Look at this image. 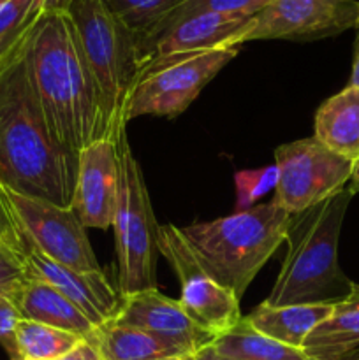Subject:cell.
<instances>
[{"label":"cell","mask_w":359,"mask_h":360,"mask_svg":"<svg viewBox=\"0 0 359 360\" xmlns=\"http://www.w3.org/2000/svg\"><path fill=\"white\" fill-rule=\"evenodd\" d=\"M118 153V204L115 245L120 295L157 288V220L139 162L134 157L127 132L116 141Z\"/></svg>","instance_id":"6"},{"label":"cell","mask_w":359,"mask_h":360,"mask_svg":"<svg viewBox=\"0 0 359 360\" xmlns=\"http://www.w3.org/2000/svg\"><path fill=\"white\" fill-rule=\"evenodd\" d=\"M359 348V285L334 302L329 315L306 336L301 350L312 360H341Z\"/></svg>","instance_id":"17"},{"label":"cell","mask_w":359,"mask_h":360,"mask_svg":"<svg viewBox=\"0 0 359 360\" xmlns=\"http://www.w3.org/2000/svg\"><path fill=\"white\" fill-rule=\"evenodd\" d=\"M11 297L14 299L25 320L67 330L84 341L94 340L97 327L62 292L32 271L27 269L23 280L11 288Z\"/></svg>","instance_id":"16"},{"label":"cell","mask_w":359,"mask_h":360,"mask_svg":"<svg viewBox=\"0 0 359 360\" xmlns=\"http://www.w3.org/2000/svg\"><path fill=\"white\" fill-rule=\"evenodd\" d=\"M238 53L236 46L151 58L127 102L125 122L137 116H180Z\"/></svg>","instance_id":"7"},{"label":"cell","mask_w":359,"mask_h":360,"mask_svg":"<svg viewBox=\"0 0 359 360\" xmlns=\"http://www.w3.org/2000/svg\"><path fill=\"white\" fill-rule=\"evenodd\" d=\"M25 56L49 132L67 157L77 160L88 144L109 139L101 90L62 6L35 20Z\"/></svg>","instance_id":"1"},{"label":"cell","mask_w":359,"mask_h":360,"mask_svg":"<svg viewBox=\"0 0 359 360\" xmlns=\"http://www.w3.org/2000/svg\"><path fill=\"white\" fill-rule=\"evenodd\" d=\"M270 2L271 0H185L183 6L178 9V13L175 14V18L199 13V11H217V13L256 16V14L259 13V11H263ZM175 18H172V20H175ZM171 21H169V23H171ZM168 25H165V27H168Z\"/></svg>","instance_id":"26"},{"label":"cell","mask_w":359,"mask_h":360,"mask_svg":"<svg viewBox=\"0 0 359 360\" xmlns=\"http://www.w3.org/2000/svg\"><path fill=\"white\" fill-rule=\"evenodd\" d=\"M315 139L347 160L359 157V88L348 84L315 112Z\"/></svg>","instance_id":"18"},{"label":"cell","mask_w":359,"mask_h":360,"mask_svg":"<svg viewBox=\"0 0 359 360\" xmlns=\"http://www.w3.org/2000/svg\"><path fill=\"white\" fill-rule=\"evenodd\" d=\"M63 0H0V39L27 30L46 9Z\"/></svg>","instance_id":"24"},{"label":"cell","mask_w":359,"mask_h":360,"mask_svg":"<svg viewBox=\"0 0 359 360\" xmlns=\"http://www.w3.org/2000/svg\"><path fill=\"white\" fill-rule=\"evenodd\" d=\"M84 58L95 77L108 120L109 141L125 132V108L144 67L137 39L116 20L104 0H63Z\"/></svg>","instance_id":"5"},{"label":"cell","mask_w":359,"mask_h":360,"mask_svg":"<svg viewBox=\"0 0 359 360\" xmlns=\"http://www.w3.org/2000/svg\"><path fill=\"white\" fill-rule=\"evenodd\" d=\"M275 165L278 183L273 199L291 214H298L341 192L351 179L352 160L315 137H306L278 146Z\"/></svg>","instance_id":"8"},{"label":"cell","mask_w":359,"mask_h":360,"mask_svg":"<svg viewBox=\"0 0 359 360\" xmlns=\"http://www.w3.org/2000/svg\"><path fill=\"white\" fill-rule=\"evenodd\" d=\"M118 204V153L109 139L81 150L70 210L84 229H109Z\"/></svg>","instance_id":"13"},{"label":"cell","mask_w":359,"mask_h":360,"mask_svg":"<svg viewBox=\"0 0 359 360\" xmlns=\"http://www.w3.org/2000/svg\"><path fill=\"white\" fill-rule=\"evenodd\" d=\"M80 336L44 323L21 320L16 327V348L20 360H56L81 343Z\"/></svg>","instance_id":"23"},{"label":"cell","mask_w":359,"mask_h":360,"mask_svg":"<svg viewBox=\"0 0 359 360\" xmlns=\"http://www.w3.org/2000/svg\"><path fill=\"white\" fill-rule=\"evenodd\" d=\"M341 360H359V348H358V350L352 352V354L345 355V357L341 359Z\"/></svg>","instance_id":"35"},{"label":"cell","mask_w":359,"mask_h":360,"mask_svg":"<svg viewBox=\"0 0 359 360\" xmlns=\"http://www.w3.org/2000/svg\"><path fill=\"white\" fill-rule=\"evenodd\" d=\"M352 195L344 188L324 202L292 214L285 234L287 253L267 304H322L347 297L354 283L338 266V239Z\"/></svg>","instance_id":"3"},{"label":"cell","mask_w":359,"mask_h":360,"mask_svg":"<svg viewBox=\"0 0 359 360\" xmlns=\"http://www.w3.org/2000/svg\"><path fill=\"white\" fill-rule=\"evenodd\" d=\"M34 23H35V21H34ZM34 23H32V25H34ZM32 25L27 28V30L20 32V34H14V35H9V37L0 39V65H2V63L6 62V60L9 58L11 55H13L14 49H16L18 46L21 44V42H23V39L27 37V34H28V30L32 28Z\"/></svg>","instance_id":"31"},{"label":"cell","mask_w":359,"mask_h":360,"mask_svg":"<svg viewBox=\"0 0 359 360\" xmlns=\"http://www.w3.org/2000/svg\"><path fill=\"white\" fill-rule=\"evenodd\" d=\"M25 241L48 259L77 271H101L87 229L70 207L4 188Z\"/></svg>","instance_id":"9"},{"label":"cell","mask_w":359,"mask_h":360,"mask_svg":"<svg viewBox=\"0 0 359 360\" xmlns=\"http://www.w3.org/2000/svg\"><path fill=\"white\" fill-rule=\"evenodd\" d=\"M56 360H102V357L94 343H90V341H81L74 350H70L69 354L62 355V357Z\"/></svg>","instance_id":"30"},{"label":"cell","mask_w":359,"mask_h":360,"mask_svg":"<svg viewBox=\"0 0 359 360\" xmlns=\"http://www.w3.org/2000/svg\"><path fill=\"white\" fill-rule=\"evenodd\" d=\"M90 343L97 347L102 360H189L153 334L113 320L97 327Z\"/></svg>","instance_id":"20"},{"label":"cell","mask_w":359,"mask_h":360,"mask_svg":"<svg viewBox=\"0 0 359 360\" xmlns=\"http://www.w3.org/2000/svg\"><path fill=\"white\" fill-rule=\"evenodd\" d=\"M351 186H348V190H351L352 193H358L359 192V157L355 158V160H352V169H351Z\"/></svg>","instance_id":"33"},{"label":"cell","mask_w":359,"mask_h":360,"mask_svg":"<svg viewBox=\"0 0 359 360\" xmlns=\"http://www.w3.org/2000/svg\"><path fill=\"white\" fill-rule=\"evenodd\" d=\"M157 248L175 269L182 287L178 301L197 326L220 336L239 322V299L199 266L182 229L171 224L158 225Z\"/></svg>","instance_id":"10"},{"label":"cell","mask_w":359,"mask_h":360,"mask_svg":"<svg viewBox=\"0 0 359 360\" xmlns=\"http://www.w3.org/2000/svg\"><path fill=\"white\" fill-rule=\"evenodd\" d=\"M359 27V0H271L253 16L250 41L308 42Z\"/></svg>","instance_id":"11"},{"label":"cell","mask_w":359,"mask_h":360,"mask_svg":"<svg viewBox=\"0 0 359 360\" xmlns=\"http://www.w3.org/2000/svg\"><path fill=\"white\" fill-rule=\"evenodd\" d=\"M278 183V167L277 165H267V167L253 169V171H238L234 174L236 193H238V202L236 210L246 211L252 207L256 200L266 195L267 192L277 188Z\"/></svg>","instance_id":"25"},{"label":"cell","mask_w":359,"mask_h":360,"mask_svg":"<svg viewBox=\"0 0 359 360\" xmlns=\"http://www.w3.org/2000/svg\"><path fill=\"white\" fill-rule=\"evenodd\" d=\"M253 27V16L217 11H199L175 18L151 42L148 62L157 56L241 48ZM146 62V63H148ZM144 63V65H146Z\"/></svg>","instance_id":"14"},{"label":"cell","mask_w":359,"mask_h":360,"mask_svg":"<svg viewBox=\"0 0 359 360\" xmlns=\"http://www.w3.org/2000/svg\"><path fill=\"white\" fill-rule=\"evenodd\" d=\"M185 0H104L116 20L137 39L144 63L151 42L175 18Z\"/></svg>","instance_id":"22"},{"label":"cell","mask_w":359,"mask_h":360,"mask_svg":"<svg viewBox=\"0 0 359 360\" xmlns=\"http://www.w3.org/2000/svg\"><path fill=\"white\" fill-rule=\"evenodd\" d=\"M333 304L334 302L271 306L264 301L246 316V320L264 336L301 350L306 336L329 315Z\"/></svg>","instance_id":"19"},{"label":"cell","mask_w":359,"mask_h":360,"mask_svg":"<svg viewBox=\"0 0 359 360\" xmlns=\"http://www.w3.org/2000/svg\"><path fill=\"white\" fill-rule=\"evenodd\" d=\"M27 269L62 292L95 327L104 326L115 316L120 304V294L109 285L102 271H77L62 266L42 255L25 241Z\"/></svg>","instance_id":"15"},{"label":"cell","mask_w":359,"mask_h":360,"mask_svg":"<svg viewBox=\"0 0 359 360\" xmlns=\"http://www.w3.org/2000/svg\"><path fill=\"white\" fill-rule=\"evenodd\" d=\"M210 348L220 357L231 360H312L299 348L287 347L260 334L246 316H241L234 327L215 338Z\"/></svg>","instance_id":"21"},{"label":"cell","mask_w":359,"mask_h":360,"mask_svg":"<svg viewBox=\"0 0 359 360\" xmlns=\"http://www.w3.org/2000/svg\"><path fill=\"white\" fill-rule=\"evenodd\" d=\"M189 360H231V359L220 357V355H217L213 350H211L210 347H208V348H204V350H201L199 354L194 355V357L189 359Z\"/></svg>","instance_id":"34"},{"label":"cell","mask_w":359,"mask_h":360,"mask_svg":"<svg viewBox=\"0 0 359 360\" xmlns=\"http://www.w3.org/2000/svg\"><path fill=\"white\" fill-rule=\"evenodd\" d=\"M292 214L275 199L231 217L182 229L199 266L241 301L264 264L285 243Z\"/></svg>","instance_id":"4"},{"label":"cell","mask_w":359,"mask_h":360,"mask_svg":"<svg viewBox=\"0 0 359 360\" xmlns=\"http://www.w3.org/2000/svg\"><path fill=\"white\" fill-rule=\"evenodd\" d=\"M13 287L0 288V345L9 354L11 360H20L16 348V327L23 320V316H21L14 299L11 297Z\"/></svg>","instance_id":"27"},{"label":"cell","mask_w":359,"mask_h":360,"mask_svg":"<svg viewBox=\"0 0 359 360\" xmlns=\"http://www.w3.org/2000/svg\"><path fill=\"white\" fill-rule=\"evenodd\" d=\"M0 250H9L18 255H25V238L14 220L2 185H0Z\"/></svg>","instance_id":"28"},{"label":"cell","mask_w":359,"mask_h":360,"mask_svg":"<svg viewBox=\"0 0 359 360\" xmlns=\"http://www.w3.org/2000/svg\"><path fill=\"white\" fill-rule=\"evenodd\" d=\"M27 37L0 65V185L70 207L77 160L67 157L49 132L28 72Z\"/></svg>","instance_id":"2"},{"label":"cell","mask_w":359,"mask_h":360,"mask_svg":"<svg viewBox=\"0 0 359 360\" xmlns=\"http://www.w3.org/2000/svg\"><path fill=\"white\" fill-rule=\"evenodd\" d=\"M27 274L25 257L9 250H0V288H9Z\"/></svg>","instance_id":"29"},{"label":"cell","mask_w":359,"mask_h":360,"mask_svg":"<svg viewBox=\"0 0 359 360\" xmlns=\"http://www.w3.org/2000/svg\"><path fill=\"white\" fill-rule=\"evenodd\" d=\"M111 320L146 330L189 359L211 347L217 338L210 330L197 326L180 301L165 297L157 288L120 295L118 309Z\"/></svg>","instance_id":"12"},{"label":"cell","mask_w":359,"mask_h":360,"mask_svg":"<svg viewBox=\"0 0 359 360\" xmlns=\"http://www.w3.org/2000/svg\"><path fill=\"white\" fill-rule=\"evenodd\" d=\"M348 84L359 88V27L355 28L354 53H352V70H351V81H348Z\"/></svg>","instance_id":"32"}]
</instances>
